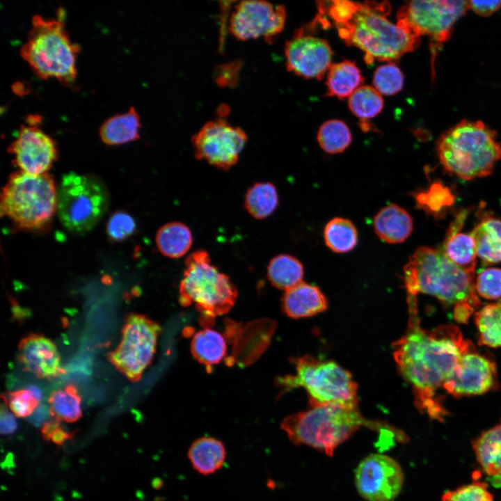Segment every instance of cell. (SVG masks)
Masks as SVG:
<instances>
[{"label": "cell", "instance_id": "7", "mask_svg": "<svg viewBox=\"0 0 501 501\" xmlns=\"http://www.w3.org/2000/svg\"><path fill=\"white\" fill-rule=\"evenodd\" d=\"M369 424L358 406L325 405L292 414L280 427L293 444L308 445L331 456L337 447Z\"/></svg>", "mask_w": 501, "mask_h": 501}, {"label": "cell", "instance_id": "22", "mask_svg": "<svg viewBox=\"0 0 501 501\" xmlns=\"http://www.w3.org/2000/svg\"><path fill=\"white\" fill-rule=\"evenodd\" d=\"M465 216L461 214L452 223L444 241L443 252L453 263L461 269L475 273L476 246L471 234L459 232Z\"/></svg>", "mask_w": 501, "mask_h": 501}, {"label": "cell", "instance_id": "35", "mask_svg": "<svg viewBox=\"0 0 501 501\" xmlns=\"http://www.w3.org/2000/svg\"><path fill=\"white\" fill-rule=\"evenodd\" d=\"M351 140L349 127L340 120H330L324 122L317 132L320 147L329 154L342 152L349 146Z\"/></svg>", "mask_w": 501, "mask_h": 501}, {"label": "cell", "instance_id": "23", "mask_svg": "<svg viewBox=\"0 0 501 501\" xmlns=\"http://www.w3.org/2000/svg\"><path fill=\"white\" fill-rule=\"evenodd\" d=\"M141 129V117L135 107L106 119L100 126L99 134L108 145H117L138 140Z\"/></svg>", "mask_w": 501, "mask_h": 501}, {"label": "cell", "instance_id": "28", "mask_svg": "<svg viewBox=\"0 0 501 501\" xmlns=\"http://www.w3.org/2000/svg\"><path fill=\"white\" fill-rule=\"evenodd\" d=\"M191 351L200 363L208 371L219 363L225 356L227 344L223 336L218 331L206 328L197 332L191 342Z\"/></svg>", "mask_w": 501, "mask_h": 501}, {"label": "cell", "instance_id": "13", "mask_svg": "<svg viewBox=\"0 0 501 501\" xmlns=\"http://www.w3.org/2000/svg\"><path fill=\"white\" fill-rule=\"evenodd\" d=\"M247 141L244 129L221 117L205 123L191 138L195 157L221 170L237 164Z\"/></svg>", "mask_w": 501, "mask_h": 501}, {"label": "cell", "instance_id": "10", "mask_svg": "<svg viewBox=\"0 0 501 501\" xmlns=\"http://www.w3.org/2000/svg\"><path fill=\"white\" fill-rule=\"evenodd\" d=\"M109 194L103 182L93 175L68 173L57 189L58 218L68 230L83 234L92 230L104 214Z\"/></svg>", "mask_w": 501, "mask_h": 501}, {"label": "cell", "instance_id": "42", "mask_svg": "<svg viewBox=\"0 0 501 501\" xmlns=\"http://www.w3.org/2000/svg\"><path fill=\"white\" fill-rule=\"evenodd\" d=\"M241 62L235 61L215 68L213 79L221 87H234L239 81Z\"/></svg>", "mask_w": 501, "mask_h": 501}, {"label": "cell", "instance_id": "20", "mask_svg": "<svg viewBox=\"0 0 501 501\" xmlns=\"http://www.w3.org/2000/svg\"><path fill=\"white\" fill-rule=\"evenodd\" d=\"M282 308L289 317H308L324 311L327 301L318 287L301 282L285 291Z\"/></svg>", "mask_w": 501, "mask_h": 501}, {"label": "cell", "instance_id": "1", "mask_svg": "<svg viewBox=\"0 0 501 501\" xmlns=\"http://www.w3.org/2000/svg\"><path fill=\"white\" fill-rule=\"evenodd\" d=\"M407 329L392 344L393 356L401 374L411 385L418 410L443 421L448 413L439 392L461 356L474 344L453 324L432 330L422 328L417 297L407 296Z\"/></svg>", "mask_w": 501, "mask_h": 501}, {"label": "cell", "instance_id": "15", "mask_svg": "<svg viewBox=\"0 0 501 501\" xmlns=\"http://www.w3.org/2000/svg\"><path fill=\"white\" fill-rule=\"evenodd\" d=\"M41 118L29 116L8 148L19 170L31 175L47 173L57 160L55 141L40 127Z\"/></svg>", "mask_w": 501, "mask_h": 501}, {"label": "cell", "instance_id": "31", "mask_svg": "<svg viewBox=\"0 0 501 501\" xmlns=\"http://www.w3.org/2000/svg\"><path fill=\"white\" fill-rule=\"evenodd\" d=\"M278 205V194L271 182H256L247 190L244 198L246 210L255 218L269 216Z\"/></svg>", "mask_w": 501, "mask_h": 501}, {"label": "cell", "instance_id": "32", "mask_svg": "<svg viewBox=\"0 0 501 501\" xmlns=\"http://www.w3.org/2000/svg\"><path fill=\"white\" fill-rule=\"evenodd\" d=\"M480 345L501 347V299L479 308L475 314Z\"/></svg>", "mask_w": 501, "mask_h": 501}, {"label": "cell", "instance_id": "19", "mask_svg": "<svg viewBox=\"0 0 501 501\" xmlns=\"http://www.w3.org/2000/svg\"><path fill=\"white\" fill-rule=\"evenodd\" d=\"M18 360L24 369L40 379H52L63 373L56 344L40 334H30L18 345Z\"/></svg>", "mask_w": 501, "mask_h": 501}, {"label": "cell", "instance_id": "38", "mask_svg": "<svg viewBox=\"0 0 501 501\" xmlns=\"http://www.w3.org/2000/svg\"><path fill=\"white\" fill-rule=\"evenodd\" d=\"M442 501H493L487 485L477 481L445 493Z\"/></svg>", "mask_w": 501, "mask_h": 501}, {"label": "cell", "instance_id": "47", "mask_svg": "<svg viewBox=\"0 0 501 501\" xmlns=\"http://www.w3.org/2000/svg\"><path fill=\"white\" fill-rule=\"evenodd\" d=\"M28 390L38 401H40L42 398V393L38 387L35 385H30Z\"/></svg>", "mask_w": 501, "mask_h": 501}, {"label": "cell", "instance_id": "4", "mask_svg": "<svg viewBox=\"0 0 501 501\" xmlns=\"http://www.w3.org/2000/svg\"><path fill=\"white\" fill-rule=\"evenodd\" d=\"M56 16L33 15L27 39L19 52L40 79H55L70 86L77 78L76 61L80 47L71 40L65 29V11L59 8Z\"/></svg>", "mask_w": 501, "mask_h": 501}, {"label": "cell", "instance_id": "14", "mask_svg": "<svg viewBox=\"0 0 501 501\" xmlns=\"http://www.w3.org/2000/svg\"><path fill=\"white\" fill-rule=\"evenodd\" d=\"M287 18L285 7L265 1L246 0L235 5L228 30L242 41L263 38L273 43L283 31Z\"/></svg>", "mask_w": 501, "mask_h": 501}, {"label": "cell", "instance_id": "24", "mask_svg": "<svg viewBox=\"0 0 501 501\" xmlns=\"http://www.w3.org/2000/svg\"><path fill=\"white\" fill-rule=\"evenodd\" d=\"M188 458L197 472L208 475L215 473L223 466L226 458V449L218 439L201 437L191 443Z\"/></svg>", "mask_w": 501, "mask_h": 501}, {"label": "cell", "instance_id": "6", "mask_svg": "<svg viewBox=\"0 0 501 501\" xmlns=\"http://www.w3.org/2000/svg\"><path fill=\"white\" fill-rule=\"evenodd\" d=\"M57 209V189L49 173H12L1 194V216L17 228L39 232L49 228Z\"/></svg>", "mask_w": 501, "mask_h": 501}, {"label": "cell", "instance_id": "12", "mask_svg": "<svg viewBox=\"0 0 501 501\" xmlns=\"http://www.w3.org/2000/svg\"><path fill=\"white\" fill-rule=\"evenodd\" d=\"M468 10V1H411L398 10L397 24L419 37L428 35L441 43L450 38L454 24Z\"/></svg>", "mask_w": 501, "mask_h": 501}, {"label": "cell", "instance_id": "3", "mask_svg": "<svg viewBox=\"0 0 501 501\" xmlns=\"http://www.w3.org/2000/svg\"><path fill=\"white\" fill-rule=\"evenodd\" d=\"M407 296H433L451 308L456 321L466 324L482 302L475 290V276L453 263L442 250L420 246L404 267Z\"/></svg>", "mask_w": 501, "mask_h": 501}, {"label": "cell", "instance_id": "36", "mask_svg": "<svg viewBox=\"0 0 501 501\" xmlns=\"http://www.w3.org/2000/svg\"><path fill=\"white\" fill-rule=\"evenodd\" d=\"M350 111L362 120L376 116L382 110L383 100L381 94L369 86H361L349 97Z\"/></svg>", "mask_w": 501, "mask_h": 501}, {"label": "cell", "instance_id": "8", "mask_svg": "<svg viewBox=\"0 0 501 501\" xmlns=\"http://www.w3.org/2000/svg\"><path fill=\"white\" fill-rule=\"evenodd\" d=\"M179 302L194 305L203 324L227 313L234 305L238 291L230 278L220 272L205 250L192 253L185 260L179 288Z\"/></svg>", "mask_w": 501, "mask_h": 501}, {"label": "cell", "instance_id": "41", "mask_svg": "<svg viewBox=\"0 0 501 501\" xmlns=\"http://www.w3.org/2000/svg\"><path fill=\"white\" fill-rule=\"evenodd\" d=\"M136 230L134 219L123 211L114 212L106 225V233L110 239L122 241L129 237Z\"/></svg>", "mask_w": 501, "mask_h": 501}, {"label": "cell", "instance_id": "18", "mask_svg": "<svg viewBox=\"0 0 501 501\" xmlns=\"http://www.w3.org/2000/svg\"><path fill=\"white\" fill-rule=\"evenodd\" d=\"M333 54L326 40L306 34L303 29L297 30L285 45L287 70L305 79L323 78L332 65Z\"/></svg>", "mask_w": 501, "mask_h": 501}, {"label": "cell", "instance_id": "25", "mask_svg": "<svg viewBox=\"0 0 501 501\" xmlns=\"http://www.w3.org/2000/svg\"><path fill=\"white\" fill-rule=\"evenodd\" d=\"M472 448L482 470L501 477V420L472 440Z\"/></svg>", "mask_w": 501, "mask_h": 501}, {"label": "cell", "instance_id": "9", "mask_svg": "<svg viewBox=\"0 0 501 501\" xmlns=\"http://www.w3.org/2000/svg\"><path fill=\"white\" fill-rule=\"evenodd\" d=\"M296 373L278 377L280 395L302 387L308 394L311 407L339 405L358 406L357 384L351 374L333 361L304 356L294 360Z\"/></svg>", "mask_w": 501, "mask_h": 501}, {"label": "cell", "instance_id": "21", "mask_svg": "<svg viewBox=\"0 0 501 501\" xmlns=\"http://www.w3.org/2000/svg\"><path fill=\"white\" fill-rule=\"evenodd\" d=\"M373 226L376 235L382 241L388 244H399L411 234L413 223L406 209L396 204H390L374 216Z\"/></svg>", "mask_w": 501, "mask_h": 501}, {"label": "cell", "instance_id": "27", "mask_svg": "<svg viewBox=\"0 0 501 501\" xmlns=\"http://www.w3.org/2000/svg\"><path fill=\"white\" fill-rule=\"evenodd\" d=\"M364 78L357 65L351 61L332 64L328 69L326 86L328 96L349 97L361 86Z\"/></svg>", "mask_w": 501, "mask_h": 501}, {"label": "cell", "instance_id": "11", "mask_svg": "<svg viewBox=\"0 0 501 501\" xmlns=\"http://www.w3.org/2000/svg\"><path fill=\"white\" fill-rule=\"evenodd\" d=\"M160 326L143 315L130 314L122 331L117 348L109 360L130 381H138L154 357Z\"/></svg>", "mask_w": 501, "mask_h": 501}, {"label": "cell", "instance_id": "37", "mask_svg": "<svg viewBox=\"0 0 501 501\" xmlns=\"http://www.w3.org/2000/svg\"><path fill=\"white\" fill-rule=\"evenodd\" d=\"M373 84L380 94L395 95L403 88L404 75L395 63L390 62L376 68L373 76Z\"/></svg>", "mask_w": 501, "mask_h": 501}, {"label": "cell", "instance_id": "34", "mask_svg": "<svg viewBox=\"0 0 501 501\" xmlns=\"http://www.w3.org/2000/svg\"><path fill=\"white\" fill-rule=\"evenodd\" d=\"M324 239L327 247L335 253H344L352 250L358 244V232L349 219L336 217L326 225Z\"/></svg>", "mask_w": 501, "mask_h": 501}, {"label": "cell", "instance_id": "39", "mask_svg": "<svg viewBox=\"0 0 501 501\" xmlns=\"http://www.w3.org/2000/svg\"><path fill=\"white\" fill-rule=\"evenodd\" d=\"M475 290L479 296L488 300L501 297V269L486 268L475 278Z\"/></svg>", "mask_w": 501, "mask_h": 501}, {"label": "cell", "instance_id": "45", "mask_svg": "<svg viewBox=\"0 0 501 501\" xmlns=\"http://www.w3.org/2000/svg\"><path fill=\"white\" fill-rule=\"evenodd\" d=\"M17 428L15 415L10 412L7 406L1 405L0 412V429L3 435L13 434Z\"/></svg>", "mask_w": 501, "mask_h": 501}, {"label": "cell", "instance_id": "5", "mask_svg": "<svg viewBox=\"0 0 501 501\" xmlns=\"http://www.w3.org/2000/svg\"><path fill=\"white\" fill-rule=\"evenodd\" d=\"M437 153L446 171L469 180L492 173L501 159V144L482 121L463 120L440 136Z\"/></svg>", "mask_w": 501, "mask_h": 501}, {"label": "cell", "instance_id": "44", "mask_svg": "<svg viewBox=\"0 0 501 501\" xmlns=\"http://www.w3.org/2000/svg\"><path fill=\"white\" fill-rule=\"evenodd\" d=\"M501 7V1H469V9L476 14L487 17Z\"/></svg>", "mask_w": 501, "mask_h": 501}, {"label": "cell", "instance_id": "17", "mask_svg": "<svg viewBox=\"0 0 501 501\" xmlns=\"http://www.w3.org/2000/svg\"><path fill=\"white\" fill-rule=\"evenodd\" d=\"M497 372L495 363L472 347L459 358L443 386L455 397L479 395L495 388Z\"/></svg>", "mask_w": 501, "mask_h": 501}, {"label": "cell", "instance_id": "29", "mask_svg": "<svg viewBox=\"0 0 501 501\" xmlns=\"http://www.w3.org/2000/svg\"><path fill=\"white\" fill-rule=\"evenodd\" d=\"M155 241L162 255L170 258H179L190 249L193 241L192 233L185 224L170 222L158 230Z\"/></svg>", "mask_w": 501, "mask_h": 501}, {"label": "cell", "instance_id": "30", "mask_svg": "<svg viewBox=\"0 0 501 501\" xmlns=\"http://www.w3.org/2000/svg\"><path fill=\"white\" fill-rule=\"evenodd\" d=\"M303 273L302 263L288 254L276 255L267 267V277L271 285L285 291L301 283Z\"/></svg>", "mask_w": 501, "mask_h": 501}, {"label": "cell", "instance_id": "26", "mask_svg": "<svg viewBox=\"0 0 501 501\" xmlns=\"http://www.w3.org/2000/svg\"><path fill=\"white\" fill-rule=\"evenodd\" d=\"M477 255L486 264L501 262V220L484 218L470 233Z\"/></svg>", "mask_w": 501, "mask_h": 501}, {"label": "cell", "instance_id": "43", "mask_svg": "<svg viewBox=\"0 0 501 501\" xmlns=\"http://www.w3.org/2000/svg\"><path fill=\"white\" fill-rule=\"evenodd\" d=\"M56 419L48 420L41 427V434L46 440H51L57 445H61L65 440L71 439L72 433L65 430Z\"/></svg>", "mask_w": 501, "mask_h": 501}, {"label": "cell", "instance_id": "46", "mask_svg": "<svg viewBox=\"0 0 501 501\" xmlns=\"http://www.w3.org/2000/svg\"><path fill=\"white\" fill-rule=\"evenodd\" d=\"M49 415H51L49 408L44 405H39L29 416V421L35 426L42 425L48 421L47 418Z\"/></svg>", "mask_w": 501, "mask_h": 501}, {"label": "cell", "instance_id": "40", "mask_svg": "<svg viewBox=\"0 0 501 501\" xmlns=\"http://www.w3.org/2000/svg\"><path fill=\"white\" fill-rule=\"evenodd\" d=\"M5 401L6 405L18 418L29 417L40 403L28 389L8 392Z\"/></svg>", "mask_w": 501, "mask_h": 501}, {"label": "cell", "instance_id": "16", "mask_svg": "<svg viewBox=\"0 0 501 501\" xmlns=\"http://www.w3.org/2000/svg\"><path fill=\"white\" fill-rule=\"evenodd\" d=\"M404 481V472L399 463L381 454H371L364 458L355 473L357 491L367 501L394 500Z\"/></svg>", "mask_w": 501, "mask_h": 501}, {"label": "cell", "instance_id": "2", "mask_svg": "<svg viewBox=\"0 0 501 501\" xmlns=\"http://www.w3.org/2000/svg\"><path fill=\"white\" fill-rule=\"evenodd\" d=\"M321 14L333 21L342 40L365 52L367 64L374 61L392 62L415 49L420 37L389 21L388 2L349 1L318 2Z\"/></svg>", "mask_w": 501, "mask_h": 501}, {"label": "cell", "instance_id": "33", "mask_svg": "<svg viewBox=\"0 0 501 501\" xmlns=\"http://www.w3.org/2000/svg\"><path fill=\"white\" fill-rule=\"evenodd\" d=\"M51 416L58 420L74 422L82 415L81 397L73 384L54 391L48 399Z\"/></svg>", "mask_w": 501, "mask_h": 501}]
</instances>
